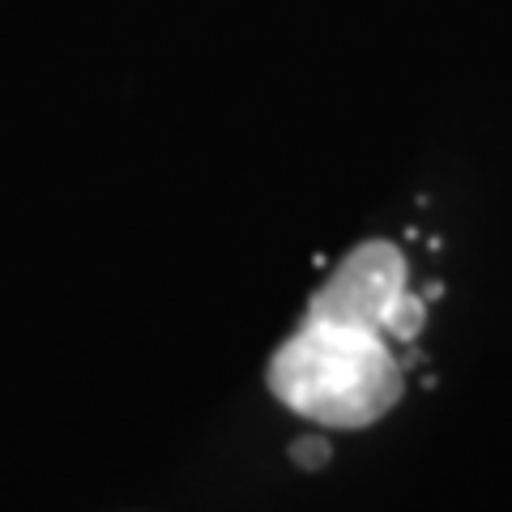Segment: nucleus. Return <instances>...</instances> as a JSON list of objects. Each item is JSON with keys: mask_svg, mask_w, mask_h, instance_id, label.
I'll use <instances>...</instances> for the list:
<instances>
[{"mask_svg": "<svg viewBox=\"0 0 512 512\" xmlns=\"http://www.w3.org/2000/svg\"><path fill=\"white\" fill-rule=\"evenodd\" d=\"M269 389L303 419L359 431L397 406L402 367L380 333L308 320L269 359Z\"/></svg>", "mask_w": 512, "mask_h": 512, "instance_id": "obj_1", "label": "nucleus"}, {"mask_svg": "<svg viewBox=\"0 0 512 512\" xmlns=\"http://www.w3.org/2000/svg\"><path fill=\"white\" fill-rule=\"evenodd\" d=\"M406 291V256L393 244H359L312 299L308 320L346 329H384L389 303Z\"/></svg>", "mask_w": 512, "mask_h": 512, "instance_id": "obj_2", "label": "nucleus"}, {"mask_svg": "<svg viewBox=\"0 0 512 512\" xmlns=\"http://www.w3.org/2000/svg\"><path fill=\"white\" fill-rule=\"evenodd\" d=\"M423 320H427V303L419 295L402 291L389 303V312H384V329L380 333H389V338H397V342H414L423 333Z\"/></svg>", "mask_w": 512, "mask_h": 512, "instance_id": "obj_3", "label": "nucleus"}, {"mask_svg": "<svg viewBox=\"0 0 512 512\" xmlns=\"http://www.w3.org/2000/svg\"><path fill=\"white\" fill-rule=\"evenodd\" d=\"M291 453H295V461H299V466H325V457H329V444L325 440H299L295 448H291Z\"/></svg>", "mask_w": 512, "mask_h": 512, "instance_id": "obj_4", "label": "nucleus"}]
</instances>
